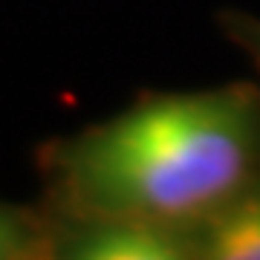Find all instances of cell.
<instances>
[{
  "instance_id": "1",
  "label": "cell",
  "mask_w": 260,
  "mask_h": 260,
  "mask_svg": "<svg viewBox=\"0 0 260 260\" xmlns=\"http://www.w3.org/2000/svg\"><path fill=\"white\" fill-rule=\"evenodd\" d=\"M260 93L251 84L156 95L84 133L67 179L95 217L194 229L251 182Z\"/></svg>"
},
{
  "instance_id": "2",
  "label": "cell",
  "mask_w": 260,
  "mask_h": 260,
  "mask_svg": "<svg viewBox=\"0 0 260 260\" xmlns=\"http://www.w3.org/2000/svg\"><path fill=\"white\" fill-rule=\"evenodd\" d=\"M70 257L78 260H182L197 257L194 234L182 225L99 217L70 243Z\"/></svg>"
},
{
  "instance_id": "3",
  "label": "cell",
  "mask_w": 260,
  "mask_h": 260,
  "mask_svg": "<svg viewBox=\"0 0 260 260\" xmlns=\"http://www.w3.org/2000/svg\"><path fill=\"white\" fill-rule=\"evenodd\" d=\"M197 257L260 260V188L246 185L191 229Z\"/></svg>"
},
{
  "instance_id": "4",
  "label": "cell",
  "mask_w": 260,
  "mask_h": 260,
  "mask_svg": "<svg viewBox=\"0 0 260 260\" xmlns=\"http://www.w3.org/2000/svg\"><path fill=\"white\" fill-rule=\"evenodd\" d=\"M29 249V234L26 225L20 223L15 214L0 208V260L6 257H20Z\"/></svg>"
},
{
  "instance_id": "5",
  "label": "cell",
  "mask_w": 260,
  "mask_h": 260,
  "mask_svg": "<svg viewBox=\"0 0 260 260\" xmlns=\"http://www.w3.org/2000/svg\"><path fill=\"white\" fill-rule=\"evenodd\" d=\"M229 29H232V35L237 44L249 49L254 61H260V20L254 18H232L229 20Z\"/></svg>"
}]
</instances>
